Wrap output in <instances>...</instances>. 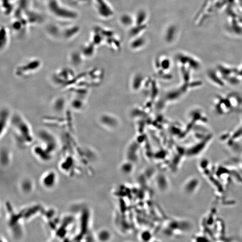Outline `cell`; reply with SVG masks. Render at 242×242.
I'll list each match as a JSON object with an SVG mask.
<instances>
[{"label": "cell", "instance_id": "cell-2", "mask_svg": "<svg viewBox=\"0 0 242 242\" xmlns=\"http://www.w3.org/2000/svg\"><path fill=\"white\" fill-rule=\"evenodd\" d=\"M11 126L16 137H32L33 133L30 124L20 114L17 113L13 115Z\"/></svg>", "mask_w": 242, "mask_h": 242}, {"label": "cell", "instance_id": "cell-4", "mask_svg": "<svg viewBox=\"0 0 242 242\" xmlns=\"http://www.w3.org/2000/svg\"><path fill=\"white\" fill-rule=\"evenodd\" d=\"M93 1L95 12L100 18L107 20L114 15V11L106 0Z\"/></svg>", "mask_w": 242, "mask_h": 242}, {"label": "cell", "instance_id": "cell-1", "mask_svg": "<svg viewBox=\"0 0 242 242\" xmlns=\"http://www.w3.org/2000/svg\"><path fill=\"white\" fill-rule=\"evenodd\" d=\"M44 4L50 15L60 21L72 22L79 16L77 11L63 5L60 0H50Z\"/></svg>", "mask_w": 242, "mask_h": 242}, {"label": "cell", "instance_id": "cell-12", "mask_svg": "<svg viewBox=\"0 0 242 242\" xmlns=\"http://www.w3.org/2000/svg\"><path fill=\"white\" fill-rule=\"evenodd\" d=\"M174 31V27H169L166 30L165 38H166V40L167 42L169 43L171 42L172 39H173V36H174V34H173Z\"/></svg>", "mask_w": 242, "mask_h": 242}, {"label": "cell", "instance_id": "cell-11", "mask_svg": "<svg viewBox=\"0 0 242 242\" xmlns=\"http://www.w3.org/2000/svg\"><path fill=\"white\" fill-rule=\"evenodd\" d=\"M134 40L131 42L130 45L132 48L140 47L145 44V40L142 37H135Z\"/></svg>", "mask_w": 242, "mask_h": 242}, {"label": "cell", "instance_id": "cell-10", "mask_svg": "<svg viewBox=\"0 0 242 242\" xmlns=\"http://www.w3.org/2000/svg\"><path fill=\"white\" fill-rule=\"evenodd\" d=\"M120 22L123 26L130 27L134 23V21L131 16L129 15H124L122 16L120 18Z\"/></svg>", "mask_w": 242, "mask_h": 242}, {"label": "cell", "instance_id": "cell-7", "mask_svg": "<svg viewBox=\"0 0 242 242\" xmlns=\"http://www.w3.org/2000/svg\"><path fill=\"white\" fill-rule=\"evenodd\" d=\"M10 41V31L8 27L3 26L0 32V49L4 51L8 47Z\"/></svg>", "mask_w": 242, "mask_h": 242}, {"label": "cell", "instance_id": "cell-9", "mask_svg": "<svg viewBox=\"0 0 242 242\" xmlns=\"http://www.w3.org/2000/svg\"><path fill=\"white\" fill-rule=\"evenodd\" d=\"M136 16L134 20V24H135V25H146V21L147 20V15L144 11H140Z\"/></svg>", "mask_w": 242, "mask_h": 242}, {"label": "cell", "instance_id": "cell-3", "mask_svg": "<svg viewBox=\"0 0 242 242\" xmlns=\"http://www.w3.org/2000/svg\"><path fill=\"white\" fill-rule=\"evenodd\" d=\"M42 65L40 59L32 58L28 59L18 66L16 68V74L18 76L22 77L31 75L39 71Z\"/></svg>", "mask_w": 242, "mask_h": 242}, {"label": "cell", "instance_id": "cell-8", "mask_svg": "<svg viewBox=\"0 0 242 242\" xmlns=\"http://www.w3.org/2000/svg\"><path fill=\"white\" fill-rule=\"evenodd\" d=\"M96 47L94 44L89 41L82 46L79 51L83 58H88L94 53Z\"/></svg>", "mask_w": 242, "mask_h": 242}, {"label": "cell", "instance_id": "cell-5", "mask_svg": "<svg viewBox=\"0 0 242 242\" xmlns=\"http://www.w3.org/2000/svg\"><path fill=\"white\" fill-rule=\"evenodd\" d=\"M80 30V27L76 24H61V41L72 40L79 34Z\"/></svg>", "mask_w": 242, "mask_h": 242}, {"label": "cell", "instance_id": "cell-6", "mask_svg": "<svg viewBox=\"0 0 242 242\" xmlns=\"http://www.w3.org/2000/svg\"><path fill=\"white\" fill-rule=\"evenodd\" d=\"M13 115L8 108L3 107L1 112V136H4L11 126Z\"/></svg>", "mask_w": 242, "mask_h": 242}]
</instances>
